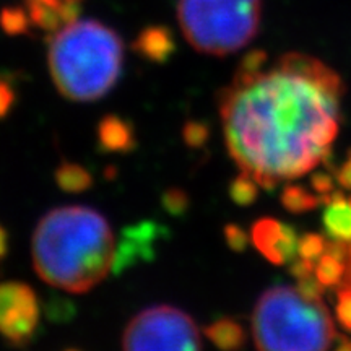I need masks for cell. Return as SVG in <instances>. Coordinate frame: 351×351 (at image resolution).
Masks as SVG:
<instances>
[{
	"label": "cell",
	"mask_w": 351,
	"mask_h": 351,
	"mask_svg": "<svg viewBox=\"0 0 351 351\" xmlns=\"http://www.w3.org/2000/svg\"><path fill=\"white\" fill-rule=\"evenodd\" d=\"M343 93L339 73L302 52L238 69L218 104L228 152L263 189L301 178L330 153Z\"/></svg>",
	"instance_id": "cell-1"
},
{
	"label": "cell",
	"mask_w": 351,
	"mask_h": 351,
	"mask_svg": "<svg viewBox=\"0 0 351 351\" xmlns=\"http://www.w3.org/2000/svg\"><path fill=\"white\" fill-rule=\"evenodd\" d=\"M117 244L112 228L93 208L60 207L39 219L32 241L39 278L69 293H86L112 271Z\"/></svg>",
	"instance_id": "cell-2"
},
{
	"label": "cell",
	"mask_w": 351,
	"mask_h": 351,
	"mask_svg": "<svg viewBox=\"0 0 351 351\" xmlns=\"http://www.w3.org/2000/svg\"><path fill=\"white\" fill-rule=\"evenodd\" d=\"M47 65L64 98L90 103L116 86L124 65V43L101 21L75 20L51 38Z\"/></svg>",
	"instance_id": "cell-3"
},
{
	"label": "cell",
	"mask_w": 351,
	"mask_h": 351,
	"mask_svg": "<svg viewBox=\"0 0 351 351\" xmlns=\"http://www.w3.org/2000/svg\"><path fill=\"white\" fill-rule=\"evenodd\" d=\"M252 337L257 351H328L337 332L322 298L280 285L257 300Z\"/></svg>",
	"instance_id": "cell-4"
},
{
	"label": "cell",
	"mask_w": 351,
	"mask_h": 351,
	"mask_svg": "<svg viewBox=\"0 0 351 351\" xmlns=\"http://www.w3.org/2000/svg\"><path fill=\"white\" fill-rule=\"evenodd\" d=\"M184 38L202 54L225 57L257 36L262 0H178Z\"/></svg>",
	"instance_id": "cell-5"
},
{
	"label": "cell",
	"mask_w": 351,
	"mask_h": 351,
	"mask_svg": "<svg viewBox=\"0 0 351 351\" xmlns=\"http://www.w3.org/2000/svg\"><path fill=\"white\" fill-rule=\"evenodd\" d=\"M122 351H202L195 320L168 304L140 311L122 335Z\"/></svg>",
	"instance_id": "cell-6"
},
{
	"label": "cell",
	"mask_w": 351,
	"mask_h": 351,
	"mask_svg": "<svg viewBox=\"0 0 351 351\" xmlns=\"http://www.w3.org/2000/svg\"><path fill=\"white\" fill-rule=\"evenodd\" d=\"M41 307L34 289L21 282L0 283V335L12 345H26L38 330Z\"/></svg>",
	"instance_id": "cell-7"
},
{
	"label": "cell",
	"mask_w": 351,
	"mask_h": 351,
	"mask_svg": "<svg viewBox=\"0 0 351 351\" xmlns=\"http://www.w3.org/2000/svg\"><path fill=\"white\" fill-rule=\"evenodd\" d=\"M251 241L257 251L275 265L293 262L298 257L300 236L291 226L280 219H257L252 225Z\"/></svg>",
	"instance_id": "cell-8"
},
{
	"label": "cell",
	"mask_w": 351,
	"mask_h": 351,
	"mask_svg": "<svg viewBox=\"0 0 351 351\" xmlns=\"http://www.w3.org/2000/svg\"><path fill=\"white\" fill-rule=\"evenodd\" d=\"M166 230L152 221H143L137 226H130L122 232V239L116 251L112 271L121 274L127 267L138 261H150L155 257V243Z\"/></svg>",
	"instance_id": "cell-9"
},
{
	"label": "cell",
	"mask_w": 351,
	"mask_h": 351,
	"mask_svg": "<svg viewBox=\"0 0 351 351\" xmlns=\"http://www.w3.org/2000/svg\"><path fill=\"white\" fill-rule=\"evenodd\" d=\"M80 2L82 0H26V13L39 28L56 33L78 20Z\"/></svg>",
	"instance_id": "cell-10"
},
{
	"label": "cell",
	"mask_w": 351,
	"mask_h": 351,
	"mask_svg": "<svg viewBox=\"0 0 351 351\" xmlns=\"http://www.w3.org/2000/svg\"><path fill=\"white\" fill-rule=\"evenodd\" d=\"M96 137H98L99 150L104 153L127 155L137 145L130 121L117 116V114L103 116V119L98 124V129H96Z\"/></svg>",
	"instance_id": "cell-11"
},
{
	"label": "cell",
	"mask_w": 351,
	"mask_h": 351,
	"mask_svg": "<svg viewBox=\"0 0 351 351\" xmlns=\"http://www.w3.org/2000/svg\"><path fill=\"white\" fill-rule=\"evenodd\" d=\"M135 51L147 60L155 64L168 62L176 49L174 39L169 29L163 26H152L138 34L134 44Z\"/></svg>",
	"instance_id": "cell-12"
},
{
	"label": "cell",
	"mask_w": 351,
	"mask_h": 351,
	"mask_svg": "<svg viewBox=\"0 0 351 351\" xmlns=\"http://www.w3.org/2000/svg\"><path fill=\"white\" fill-rule=\"evenodd\" d=\"M324 228L333 241L351 244V202L341 195L328 197L324 210Z\"/></svg>",
	"instance_id": "cell-13"
},
{
	"label": "cell",
	"mask_w": 351,
	"mask_h": 351,
	"mask_svg": "<svg viewBox=\"0 0 351 351\" xmlns=\"http://www.w3.org/2000/svg\"><path fill=\"white\" fill-rule=\"evenodd\" d=\"M205 335L221 351H241L247 341V333L244 327L231 317L215 320L205 328Z\"/></svg>",
	"instance_id": "cell-14"
},
{
	"label": "cell",
	"mask_w": 351,
	"mask_h": 351,
	"mask_svg": "<svg viewBox=\"0 0 351 351\" xmlns=\"http://www.w3.org/2000/svg\"><path fill=\"white\" fill-rule=\"evenodd\" d=\"M54 181L60 191L67 194H80L93 186V178L82 165L64 161L57 166L54 173Z\"/></svg>",
	"instance_id": "cell-15"
},
{
	"label": "cell",
	"mask_w": 351,
	"mask_h": 351,
	"mask_svg": "<svg viewBox=\"0 0 351 351\" xmlns=\"http://www.w3.org/2000/svg\"><path fill=\"white\" fill-rule=\"evenodd\" d=\"M335 313L340 326L351 333V244H346L345 275L337 287Z\"/></svg>",
	"instance_id": "cell-16"
},
{
	"label": "cell",
	"mask_w": 351,
	"mask_h": 351,
	"mask_svg": "<svg viewBox=\"0 0 351 351\" xmlns=\"http://www.w3.org/2000/svg\"><path fill=\"white\" fill-rule=\"evenodd\" d=\"M258 187L261 186L256 179L241 171V174L236 176L230 182L228 195H230L232 204H236L238 207H251L258 199Z\"/></svg>",
	"instance_id": "cell-17"
},
{
	"label": "cell",
	"mask_w": 351,
	"mask_h": 351,
	"mask_svg": "<svg viewBox=\"0 0 351 351\" xmlns=\"http://www.w3.org/2000/svg\"><path fill=\"white\" fill-rule=\"evenodd\" d=\"M283 207L291 213H304L317 207V197L307 192L304 187L296 184H288L282 192Z\"/></svg>",
	"instance_id": "cell-18"
},
{
	"label": "cell",
	"mask_w": 351,
	"mask_h": 351,
	"mask_svg": "<svg viewBox=\"0 0 351 351\" xmlns=\"http://www.w3.org/2000/svg\"><path fill=\"white\" fill-rule=\"evenodd\" d=\"M0 26L8 34H23L28 32V13L21 8H5L0 13Z\"/></svg>",
	"instance_id": "cell-19"
},
{
	"label": "cell",
	"mask_w": 351,
	"mask_h": 351,
	"mask_svg": "<svg viewBox=\"0 0 351 351\" xmlns=\"http://www.w3.org/2000/svg\"><path fill=\"white\" fill-rule=\"evenodd\" d=\"M208 137L210 127L204 121H187L182 127V140L189 148L199 150L208 142Z\"/></svg>",
	"instance_id": "cell-20"
},
{
	"label": "cell",
	"mask_w": 351,
	"mask_h": 351,
	"mask_svg": "<svg viewBox=\"0 0 351 351\" xmlns=\"http://www.w3.org/2000/svg\"><path fill=\"white\" fill-rule=\"evenodd\" d=\"M161 205L173 217H182V215L187 213L191 199H189L187 192L182 191V189L171 187L161 197Z\"/></svg>",
	"instance_id": "cell-21"
},
{
	"label": "cell",
	"mask_w": 351,
	"mask_h": 351,
	"mask_svg": "<svg viewBox=\"0 0 351 351\" xmlns=\"http://www.w3.org/2000/svg\"><path fill=\"white\" fill-rule=\"evenodd\" d=\"M326 249H327L326 238H322V236L319 234H313V232H307V234L300 238L298 256L315 263L319 261V257L326 252Z\"/></svg>",
	"instance_id": "cell-22"
},
{
	"label": "cell",
	"mask_w": 351,
	"mask_h": 351,
	"mask_svg": "<svg viewBox=\"0 0 351 351\" xmlns=\"http://www.w3.org/2000/svg\"><path fill=\"white\" fill-rule=\"evenodd\" d=\"M223 234H225L228 247L234 252L245 251V247L249 245V241H251V234H247V231L243 230V228L238 225H232V223L225 226Z\"/></svg>",
	"instance_id": "cell-23"
},
{
	"label": "cell",
	"mask_w": 351,
	"mask_h": 351,
	"mask_svg": "<svg viewBox=\"0 0 351 351\" xmlns=\"http://www.w3.org/2000/svg\"><path fill=\"white\" fill-rule=\"evenodd\" d=\"M16 93L13 90L12 83L0 77V119L10 114L13 104H15Z\"/></svg>",
	"instance_id": "cell-24"
},
{
	"label": "cell",
	"mask_w": 351,
	"mask_h": 351,
	"mask_svg": "<svg viewBox=\"0 0 351 351\" xmlns=\"http://www.w3.org/2000/svg\"><path fill=\"white\" fill-rule=\"evenodd\" d=\"M339 181L343 187L351 189V158H348L339 169Z\"/></svg>",
	"instance_id": "cell-25"
},
{
	"label": "cell",
	"mask_w": 351,
	"mask_h": 351,
	"mask_svg": "<svg viewBox=\"0 0 351 351\" xmlns=\"http://www.w3.org/2000/svg\"><path fill=\"white\" fill-rule=\"evenodd\" d=\"M8 252V231L0 225V261L7 256Z\"/></svg>",
	"instance_id": "cell-26"
},
{
	"label": "cell",
	"mask_w": 351,
	"mask_h": 351,
	"mask_svg": "<svg viewBox=\"0 0 351 351\" xmlns=\"http://www.w3.org/2000/svg\"><path fill=\"white\" fill-rule=\"evenodd\" d=\"M335 351H351V340L345 339V337H341L339 340V345H337Z\"/></svg>",
	"instance_id": "cell-27"
},
{
	"label": "cell",
	"mask_w": 351,
	"mask_h": 351,
	"mask_svg": "<svg viewBox=\"0 0 351 351\" xmlns=\"http://www.w3.org/2000/svg\"><path fill=\"white\" fill-rule=\"evenodd\" d=\"M64 351H82V350H77V348H69V350H64Z\"/></svg>",
	"instance_id": "cell-28"
}]
</instances>
